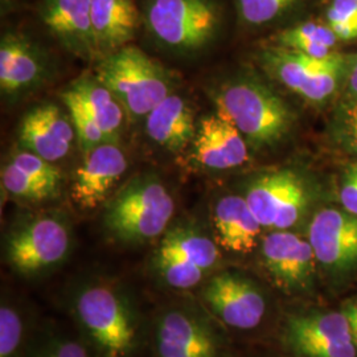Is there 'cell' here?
<instances>
[{
    "mask_svg": "<svg viewBox=\"0 0 357 357\" xmlns=\"http://www.w3.org/2000/svg\"><path fill=\"white\" fill-rule=\"evenodd\" d=\"M66 307L90 357H142L150 323L128 284L106 275L73 282Z\"/></svg>",
    "mask_w": 357,
    "mask_h": 357,
    "instance_id": "cell-1",
    "label": "cell"
},
{
    "mask_svg": "<svg viewBox=\"0 0 357 357\" xmlns=\"http://www.w3.org/2000/svg\"><path fill=\"white\" fill-rule=\"evenodd\" d=\"M192 294L230 335L275 333L281 298L257 273L224 265Z\"/></svg>",
    "mask_w": 357,
    "mask_h": 357,
    "instance_id": "cell-2",
    "label": "cell"
},
{
    "mask_svg": "<svg viewBox=\"0 0 357 357\" xmlns=\"http://www.w3.org/2000/svg\"><path fill=\"white\" fill-rule=\"evenodd\" d=\"M153 357H237L229 332L195 294L160 307L150 323Z\"/></svg>",
    "mask_w": 357,
    "mask_h": 357,
    "instance_id": "cell-3",
    "label": "cell"
},
{
    "mask_svg": "<svg viewBox=\"0 0 357 357\" xmlns=\"http://www.w3.org/2000/svg\"><path fill=\"white\" fill-rule=\"evenodd\" d=\"M176 203L155 175L130 178L103 205V228L121 245H144L160 238L171 227Z\"/></svg>",
    "mask_w": 357,
    "mask_h": 357,
    "instance_id": "cell-4",
    "label": "cell"
},
{
    "mask_svg": "<svg viewBox=\"0 0 357 357\" xmlns=\"http://www.w3.org/2000/svg\"><path fill=\"white\" fill-rule=\"evenodd\" d=\"M224 266V253L215 236L192 222H178L159 238L149 261L153 282L168 291L195 293Z\"/></svg>",
    "mask_w": 357,
    "mask_h": 357,
    "instance_id": "cell-5",
    "label": "cell"
},
{
    "mask_svg": "<svg viewBox=\"0 0 357 357\" xmlns=\"http://www.w3.org/2000/svg\"><path fill=\"white\" fill-rule=\"evenodd\" d=\"M217 112L228 118L257 149L278 144L295 123L293 109L265 82L241 77L217 90Z\"/></svg>",
    "mask_w": 357,
    "mask_h": 357,
    "instance_id": "cell-6",
    "label": "cell"
},
{
    "mask_svg": "<svg viewBox=\"0 0 357 357\" xmlns=\"http://www.w3.org/2000/svg\"><path fill=\"white\" fill-rule=\"evenodd\" d=\"M273 339L287 357H357L349 320L342 306L289 303L282 308Z\"/></svg>",
    "mask_w": 357,
    "mask_h": 357,
    "instance_id": "cell-7",
    "label": "cell"
},
{
    "mask_svg": "<svg viewBox=\"0 0 357 357\" xmlns=\"http://www.w3.org/2000/svg\"><path fill=\"white\" fill-rule=\"evenodd\" d=\"M72 246L68 218L57 212H41L22 217L10 228L3 241V259L15 275L38 280L61 268Z\"/></svg>",
    "mask_w": 357,
    "mask_h": 357,
    "instance_id": "cell-8",
    "label": "cell"
},
{
    "mask_svg": "<svg viewBox=\"0 0 357 357\" xmlns=\"http://www.w3.org/2000/svg\"><path fill=\"white\" fill-rule=\"evenodd\" d=\"M257 274L289 303L319 302L323 283L306 233L266 231L257 250Z\"/></svg>",
    "mask_w": 357,
    "mask_h": 357,
    "instance_id": "cell-9",
    "label": "cell"
},
{
    "mask_svg": "<svg viewBox=\"0 0 357 357\" xmlns=\"http://www.w3.org/2000/svg\"><path fill=\"white\" fill-rule=\"evenodd\" d=\"M142 23L169 51L195 53L216 40L224 13L218 0H141Z\"/></svg>",
    "mask_w": 357,
    "mask_h": 357,
    "instance_id": "cell-10",
    "label": "cell"
},
{
    "mask_svg": "<svg viewBox=\"0 0 357 357\" xmlns=\"http://www.w3.org/2000/svg\"><path fill=\"white\" fill-rule=\"evenodd\" d=\"M94 76L114 94L128 119L146 118L172 94L165 68L131 44L102 56Z\"/></svg>",
    "mask_w": 357,
    "mask_h": 357,
    "instance_id": "cell-11",
    "label": "cell"
},
{
    "mask_svg": "<svg viewBox=\"0 0 357 357\" xmlns=\"http://www.w3.org/2000/svg\"><path fill=\"white\" fill-rule=\"evenodd\" d=\"M266 231L305 227L319 209V193L302 174L291 168L271 169L252 178L243 192Z\"/></svg>",
    "mask_w": 357,
    "mask_h": 357,
    "instance_id": "cell-12",
    "label": "cell"
},
{
    "mask_svg": "<svg viewBox=\"0 0 357 357\" xmlns=\"http://www.w3.org/2000/svg\"><path fill=\"white\" fill-rule=\"evenodd\" d=\"M323 289L347 290L357 278V216L342 206H320L307 224Z\"/></svg>",
    "mask_w": 357,
    "mask_h": 357,
    "instance_id": "cell-13",
    "label": "cell"
},
{
    "mask_svg": "<svg viewBox=\"0 0 357 357\" xmlns=\"http://www.w3.org/2000/svg\"><path fill=\"white\" fill-rule=\"evenodd\" d=\"M261 57L271 76L315 105L327 102L344 85L352 61V56L337 52L319 59L277 45L268 48Z\"/></svg>",
    "mask_w": 357,
    "mask_h": 357,
    "instance_id": "cell-14",
    "label": "cell"
},
{
    "mask_svg": "<svg viewBox=\"0 0 357 357\" xmlns=\"http://www.w3.org/2000/svg\"><path fill=\"white\" fill-rule=\"evenodd\" d=\"M128 166L126 155L114 142H103L86 151L70 188L73 203L82 211L105 205Z\"/></svg>",
    "mask_w": 357,
    "mask_h": 357,
    "instance_id": "cell-15",
    "label": "cell"
},
{
    "mask_svg": "<svg viewBox=\"0 0 357 357\" xmlns=\"http://www.w3.org/2000/svg\"><path fill=\"white\" fill-rule=\"evenodd\" d=\"M213 236L222 253L255 255L266 233L243 193H225L212 204Z\"/></svg>",
    "mask_w": 357,
    "mask_h": 357,
    "instance_id": "cell-16",
    "label": "cell"
},
{
    "mask_svg": "<svg viewBox=\"0 0 357 357\" xmlns=\"http://www.w3.org/2000/svg\"><path fill=\"white\" fill-rule=\"evenodd\" d=\"M38 13L66 51L85 61L101 59L91 24L90 0H40Z\"/></svg>",
    "mask_w": 357,
    "mask_h": 357,
    "instance_id": "cell-17",
    "label": "cell"
},
{
    "mask_svg": "<svg viewBox=\"0 0 357 357\" xmlns=\"http://www.w3.org/2000/svg\"><path fill=\"white\" fill-rule=\"evenodd\" d=\"M192 149L195 162L211 171L238 168L249 160L248 142L229 119L218 112L202 118Z\"/></svg>",
    "mask_w": 357,
    "mask_h": 357,
    "instance_id": "cell-18",
    "label": "cell"
},
{
    "mask_svg": "<svg viewBox=\"0 0 357 357\" xmlns=\"http://www.w3.org/2000/svg\"><path fill=\"white\" fill-rule=\"evenodd\" d=\"M76 131L70 115L53 105L36 106L26 113L20 128L19 142L23 150L36 153L52 163L65 158L75 141Z\"/></svg>",
    "mask_w": 357,
    "mask_h": 357,
    "instance_id": "cell-19",
    "label": "cell"
},
{
    "mask_svg": "<svg viewBox=\"0 0 357 357\" xmlns=\"http://www.w3.org/2000/svg\"><path fill=\"white\" fill-rule=\"evenodd\" d=\"M45 73L38 47L19 32H7L0 43V88L3 94L16 97L38 86Z\"/></svg>",
    "mask_w": 357,
    "mask_h": 357,
    "instance_id": "cell-20",
    "label": "cell"
},
{
    "mask_svg": "<svg viewBox=\"0 0 357 357\" xmlns=\"http://www.w3.org/2000/svg\"><path fill=\"white\" fill-rule=\"evenodd\" d=\"M90 13L101 57L128 45L142 24L135 0H90Z\"/></svg>",
    "mask_w": 357,
    "mask_h": 357,
    "instance_id": "cell-21",
    "label": "cell"
},
{
    "mask_svg": "<svg viewBox=\"0 0 357 357\" xmlns=\"http://www.w3.org/2000/svg\"><path fill=\"white\" fill-rule=\"evenodd\" d=\"M146 131L156 144L169 151H180L196 135L195 114L188 101L169 94L146 116Z\"/></svg>",
    "mask_w": 357,
    "mask_h": 357,
    "instance_id": "cell-22",
    "label": "cell"
},
{
    "mask_svg": "<svg viewBox=\"0 0 357 357\" xmlns=\"http://www.w3.org/2000/svg\"><path fill=\"white\" fill-rule=\"evenodd\" d=\"M68 89L98 123L106 141L116 143L128 115L114 94L96 76L79 77Z\"/></svg>",
    "mask_w": 357,
    "mask_h": 357,
    "instance_id": "cell-23",
    "label": "cell"
},
{
    "mask_svg": "<svg viewBox=\"0 0 357 357\" xmlns=\"http://www.w3.org/2000/svg\"><path fill=\"white\" fill-rule=\"evenodd\" d=\"M29 314L8 291L1 293L0 302V357H26L36 337Z\"/></svg>",
    "mask_w": 357,
    "mask_h": 357,
    "instance_id": "cell-24",
    "label": "cell"
},
{
    "mask_svg": "<svg viewBox=\"0 0 357 357\" xmlns=\"http://www.w3.org/2000/svg\"><path fill=\"white\" fill-rule=\"evenodd\" d=\"M273 43L277 47L323 59L335 52L339 38L327 23L308 20L282 29L274 35Z\"/></svg>",
    "mask_w": 357,
    "mask_h": 357,
    "instance_id": "cell-25",
    "label": "cell"
},
{
    "mask_svg": "<svg viewBox=\"0 0 357 357\" xmlns=\"http://www.w3.org/2000/svg\"><path fill=\"white\" fill-rule=\"evenodd\" d=\"M1 187L13 200L24 204H41L60 197L51 187L29 178L10 160L1 169Z\"/></svg>",
    "mask_w": 357,
    "mask_h": 357,
    "instance_id": "cell-26",
    "label": "cell"
},
{
    "mask_svg": "<svg viewBox=\"0 0 357 357\" xmlns=\"http://www.w3.org/2000/svg\"><path fill=\"white\" fill-rule=\"evenodd\" d=\"M302 0H234L241 24L261 28L280 22Z\"/></svg>",
    "mask_w": 357,
    "mask_h": 357,
    "instance_id": "cell-27",
    "label": "cell"
},
{
    "mask_svg": "<svg viewBox=\"0 0 357 357\" xmlns=\"http://www.w3.org/2000/svg\"><path fill=\"white\" fill-rule=\"evenodd\" d=\"M26 357H90L79 339L57 330L45 328L36 335Z\"/></svg>",
    "mask_w": 357,
    "mask_h": 357,
    "instance_id": "cell-28",
    "label": "cell"
},
{
    "mask_svg": "<svg viewBox=\"0 0 357 357\" xmlns=\"http://www.w3.org/2000/svg\"><path fill=\"white\" fill-rule=\"evenodd\" d=\"M61 97L65 106L68 107L73 128L76 131L78 143L85 153L102 144L103 142H107L98 123L93 119L89 112L84 107L82 103L78 101V98L70 90H65Z\"/></svg>",
    "mask_w": 357,
    "mask_h": 357,
    "instance_id": "cell-29",
    "label": "cell"
},
{
    "mask_svg": "<svg viewBox=\"0 0 357 357\" xmlns=\"http://www.w3.org/2000/svg\"><path fill=\"white\" fill-rule=\"evenodd\" d=\"M11 162L29 178L61 193L63 174L60 168L54 166L50 160L28 150H22L19 153H13Z\"/></svg>",
    "mask_w": 357,
    "mask_h": 357,
    "instance_id": "cell-30",
    "label": "cell"
},
{
    "mask_svg": "<svg viewBox=\"0 0 357 357\" xmlns=\"http://www.w3.org/2000/svg\"><path fill=\"white\" fill-rule=\"evenodd\" d=\"M326 23L339 41L357 40V0H331L326 10Z\"/></svg>",
    "mask_w": 357,
    "mask_h": 357,
    "instance_id": "cell-31",
    "label": "cell"
},
{
    "mask_svg": "<svg viewBox=\"0 0 357 357\" xmlns=\"http://www.w3.org/2000/svg\"><path fill=\"white\" fill-rule=\"evenodd\" d=\"M335 137L349 153L357 155V100H345L335 119Z\"/></svg>",
    "mask_w": 357,
    "mask_h": 357,
    "instance_id": "cell-32",
    "label": "cell"
},
{
    "mask_svg": "<svg viewBox=\"0 0 357 357\" xmlns=\"http://www.w3.org/2000/svg\"><path fill=\"white\" fill-rule=\"evenodd\" d=\"M337 199L343 209L357 216V160L345 167L342 172Z\"/></svg>",
    "mask_w": 357,
    "mask_h": 357,
    "instance_id": "cell-33",
    "label": "cell"
},
{
    "mask_svg": "<svg viewBox=\"0 0 357 357\" xmlns=\"http://www.w3.org/2000/svg\"><path fill=\"white\" fill-rule=\"evenodd\" d=\"M347 100H357V54L352 56L349 70L347 75Z\"/></svg>",
    "mask_w": 357,
    "mask_h": 357,
    "instance_id": "cell-34",
    "label": "cell"
},
{
    "mask_svg": "<svg viewBox=\"0 0 357 357\" xmlns=\"http://www.w3.org/2000/svg\"><path fill=\"white\" fill-rule=\"evenodd\" d=\"M342 307H343V310H344L345 314L348 317V320H349L352 339H354V343H355L357 349V306L351 299H347Z\"/></svg>",
    "mask_w": 357,
    "mask_h": 357,
    "instance_id": "cell-35",
    "label": "cell"
},
{
    "mask_svg": "<svg viewBox=\"0 0 357 357\" xmlns=\"http://www.w3.org/2000/svg\"><path fill=\"white\" fill-rule=\"evenodd\" d=\"M258 357H287L286 355H283V354H281L280 351L278 352H275V354H270V355H262V356H258Z\"/></svg>",
    "mask_w": 357,
    "mask_h": 357,
    "instance_id": "cell-36",
    "label": "cell"
},
{
    "mask_svg": "<svg viewBox=\"0 0 357 357\" xmlns=\"http://www.w3.org/2000/svg\"><path fill=\"white\" fill-rule=\"evenodd\" d=\"M349 299H351V301H352V302H354V303H355V305L357 306V295L356 296H352V298H349Z\"/></svg>",
    "mask_w": 357,
    "mask_h": 357,
    "instance_id": "cell-37",
    "label": "cell"
}]
</instances>
